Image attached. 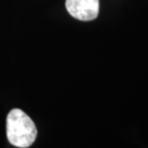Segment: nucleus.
Masks as SVG:
<instances>
[{
  "label": "nucleus",
  "instance_id": "f257e3e1",
  "mask_svg": "<svg viewBox=\"0 0 148 148\" xmlns=\"http://www.w3.org/2000/svg\"><path fill=\"white\" fill-rule=\"evenodd\" d=\"M6 129L9 143L19 148L31 146L37 135L32 119L20 109H12L8 114Z\"/></svg>",
  "mask_w": 148,
  "mask_h": 148
},
{
  "label": "nucleus",
  "instance_id": "f03ea898",
  "mask_svg": "<svg viewBox=\"0 0 148 148\" xmlns=\"http://www.w3.org/2000/svg\"><path fill=\"white\" fill-rule=\"evenodd\" d=\"M65 6L71 16L80 21L96 19L99 12V0H66Z\"/></svg>",
  "mask_w": 148,
  "mask_h": 148
}]
</instances>
